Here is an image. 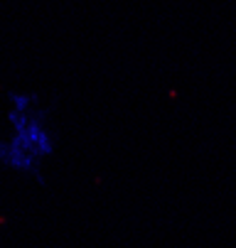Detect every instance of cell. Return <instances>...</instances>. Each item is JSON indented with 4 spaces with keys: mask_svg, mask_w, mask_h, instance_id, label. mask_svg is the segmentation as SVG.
<instances>
[{
    "mask_svg": "<svg viewBox=\"0 0 236 248\" xmlns=\"http://www.w3.org/2000/svg\"><path fill=\"white\" fill-rule=\"evenodd\" d=\"M8 130L0 133V165L10 172L42 177L57 153V128L52 111L35 91H8Z\"/></svg>",
    "mask_w": 236,
    "mask_h": 248,
    "instance_id": "cell-1",
    "label": "cell"
}]
</instances>
